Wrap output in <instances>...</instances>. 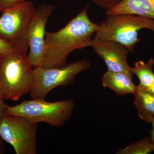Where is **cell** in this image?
Wrapping results in <instances>:
<instances>
[{"instance_id": "6da1fadb", "label": "cell", "mask_w": 154, "mask_h": 154, "mask_svg": "<svg viewBox=\"0 0 154 154\" xmlns=\"http://www.w3.org/2000/svg\"><path fill=\"white\" fill-rule=\"evenodd\" d=\"M88 8L89 5L58 31H46L42 67L49 68L66 66L67 58L71 53L92 46V36L98 30V24L89 19Z\"/></svg>"}, {"instance_id": "7a4b0ae2", "label": "cell", "mask_w": 154, "mask_h": 154, "mask_svg": "<svg viewBox=\"0 0 154 154\" xmlns=\"http://www.w3.org/2000/svg\"><path fill=\"white\" fill-rule=\"evenodd\" d=\"M27 51L13 49L0 54V87L4 99L17 101L29 94L33 72Z\"/></svg>"}, {"instance_id": "3957f363", "label": "cell", "mask_w": 154, "mask_h": 154, "mask_svg": "<svg viewBox=\"0 0 154 154\" xmlns=\"http://www.w3.org/2000/svg\"><path fill=\"white\" fill-rule=\"evenodd\" d=\"M144 28L154 32V19L130 14L107 15L98 24L96 35L102 40L118 42L135 52V46L140 40L139 30Z\"/></svg>"}, {"instance_id": "277c9868", "label": "cell", "mask_w": 154, "mask_h": 154, "mask_svg": "<svg viewBox=\"0 0 154 154\" xmlns=\"http://www.w3.org/2000/svg\"><path fill=\"white\" fill-rule=\"evenodd\" d=\"M75 104L72 99L54 102L44 99L23 100L15 106H8L7 115L22 116L35 123L44 122L56 127L63 126L71 117Z\"/></svg>"}, {"instance_id": "5b68a950", "label": "cell", "mask_w": 154, "mask_h": 154, "mask_svg": "<svg viewBox=\"0 0 154 154\" xmlns=\"http://www.w3.org/2000/svg\"><path fill=\"white\" fill-rule=\"evenodd\" d=\"M90 61L81 60L71 62L60 68H34L30 93L32 99H45L48 93L58 87H66L72 85L80 73L91 68Z\"/></svg>"}, {"instance_id": "8992f818", "label": "cell", "mask_w": 154, "mask_h": 154, "mask_svg": "<svg viewBox=\"0 0 154 154\" xmlns=\"http://www.w3.org/2000/svg\"><path fill=\"white\" fill-rule=\"evenodd\" d=\"M33 3L25 1L2 11L0 17V37L14 49L27 51L29 49L28 30L36 11Z\"/></svg>"}, {"instance_id": "52a82bcc", "label": "cell", "mask_w": 154, "mask_h": 154, "mask_svg": "<svg viewBox=\"0 0 154 154\" xmlns=\"http://www.w3.org/2000/svg\"><path fill=\"white\" fill-rule=\"evenodd\" d=\"M37 123L22 116L6 115L0 122V136L16 154H36Z\"/></svg>"}, {"instance_id": "ba28073f", "label": "cell", "mask_w": 154, "mask_h": 154, "mask_svg": "<svg viewBox=\"0 0 154 154\" xmlns=\"http://www.w3.org/2000/svg\"><path fill=\"white\" fill-rule=\"evenodd\" d=\"M55 8L54 5L42 4L36 9L29 23L28 57L33 68L42 67L45 47V26Z\"/></svg>"}, {"instance_id": "9c48e42d", "label": "cell", "mask_w": 154, "mask_h": 154, "mask_svg": "<svg viewBox=\"0 0 154 154\" xmlns=\"http://www.w3.org/2000/svg\"><path fill=\"white\" fill-rule=\"evenodd\" d=\"M91 47L104 60L107 70L123 72L132 78L131 67L127 61L130 51L125 46L116 42L102 40L95 35Z\"/></svg>"}, {"instance_id": "30bf717a", "label": "cell", "mask_w": 154, "mask_h": 154, "mask_svg": "<svg viewBox=\"0 0 154 154\" xmlns=\"http://www.w3.org/2000/svg\"><path fill=\"white\" fill-rule=\"evenodd\" d=\"M106 14H130L154 20V0H122L117 5L106 11Z\"/></svg>"}, {"instance_id": "8fae6325", "label": "cell", "mask_w": 154, "mask_h": 154, "mask_svg": "<svg viewBox=\"0 0 154 154\" xmlns=\"http://www.w3.org/2000/svg\"><path fill=\"white\" fill-rule=\"evenodd\" d=\"M102 85L110 88L119 96L134 94L137 87L132 82V78L121 72L107 70L102 78Z\"/></svg>"}, {"instance_id": "7c38bea8", "label": "cell", "mask_w": 154, "mask_h": 154, "mask_svg": "<svg viewBox=\"0 0 154 154\" xmlns=\"http://www.w3.org/2000/svg\"><path fill=\"white\" fill-rule=\"evenodd\" d=\"M134 105L140 118L147 122L154 118V94L139 85L134 94Z\"/></svg>"}, {"instance_id": "4fadbf2b", "label": "cell", "mask_w": 154, "mask_h": 154, "mask_svg": "<svg viewBox=\"0 0 154 154\" xmlns=\"http://www.w3.org/2000/svg\"><path fill=\"white\" fill-rule=\"evenodd\" d=\"M154 59L150 58L145 62L140 60L135 63L134 67H131L132 74L135 75L139 80V85L148 89L154 82V72L153 66Z\"/></svg>"}, {"instance_id": "5bb4252c", "label": "cell", "mask_w": 154, "mask_h": 154, "mask_svg": "<svg viewBox=\"0 0 154 154\" xmlns=\"http://www.w3.org/2000/svg\"><path fill=\"white\" fill-rule=\"evenodd\" d=\"M154 151V145L149 137L143 138L124 149H119L117 154H149Z\"/></svg>"}, {"instance_id": "9a60e30c", "label": "cell", "mask_w": 154, "mask_h": 154, "mask_svg": "<svg viewBox=\"0 0 154 154\" xmlns=\"http://www.w3.org/2000/svg\"><path fill=\"white\" fill-rule=\"evenodd\" d=\"M122 0H91L97 6L105 9L106 11L110 10L118 5Z\"/></svg>"}, {"instance_id": "2e32d148", "label": "cell", "mask_w": 154, "mask_h": 154, "mask_svg": "<svg viewBox=\"0 0 154 154\" xmlns=\"http://www.w3.org/2000/svg\"><path fill=\"white\" fill-rule=\"evenodd\" d=\"M26 0H0V13L3 10Z\"/></svg>"}, {"instance_id": "e0dca14e", "label": "cell", "mask_w": 154, "mask_h": 154, "mask_svg": "<svg viewBox=\"0 0 154 154\" xmlns=\"http://www.w3.org/2000/svg\"><path fill=\"white\" fill-rule=\"evenodd\" d=\"M14 49L12 45L0 37V54H5Z\"/></svg>"}, {"instance_id": "ac0fdd59", "label": "cell", "mask_w": 154, "mask_h": 154, "mask_svg": "<svg viewBox=\"0 0 154 154\" xmlns=\"http://www.w3.org/2000/svg\"><path fill=\"white\" fill-rule=\"evenodd\" d=\"M8 105L4 102V99L0 98V122L6 115Z\"/></svg>"}, {"instance_id": "d6986e66", "label": "cell", "mask_w": 154, "mask_h": 154, "mask_svg": "<svg viewBox=\"0 0 154 154\" xmlns=\"http://www.w3.org/2000/svg\"><path fill=\"white\" fill-rule=\"evenodd\" d=\"M150 122L152 124V128L150 131V139L154 145V118H152L150 119Z\"/></svg>"}, {"instance_id": "ffe728a7", "label": "cell", "mask_w": 154, "mask_h": 154, "mask_svg": "<svg viewBox=\"0 0 154 154\" xmlns=\"http://www.w3.org/2000/svg\"><path fill=\"white\" fill-rule=\"evenodd\" d=\"M5 152V146L4 140L0 136V154H3Z\"/></svg>"}, {"instance_id": "44dd1931", "label": "cell", "mask_w": 154, "mask_h": 154, "mask_svg": "<svg viewBox=\"0 0 154 154\" xmlns=\"http://www.w3.org/2000/svg\"><path fill=\"white\" fill-rule=\"evenodd\" d=\"M147 89L149 91H150L151 92H152V93L154 94V82L153 84H152V85Z\"/></svg>"}, {"instance_id": "7402d4cb", "label": "cell", "mask_w": 154, "mask_h": 154, "mask_svg": "<svg viewBox=\"0 0 154 154\" xmlns=\"http://www.w3.org/2000/svg\"><path fill=\"white\" fill-rule=\"evenodd\" d=\"M0 98L2 99V91H1V87H0Z\"/></svg>"}]
</instances>
